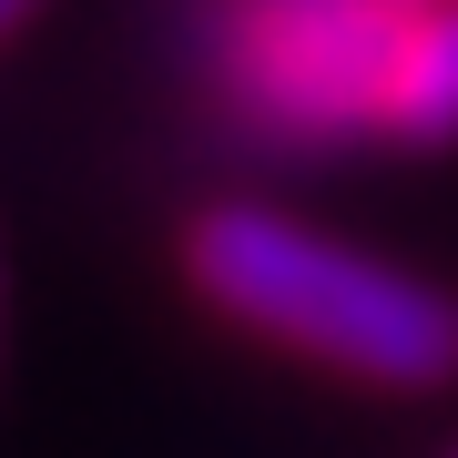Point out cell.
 I'll list each match as a JSON object with an SVG mask.
<instances>
[{"mask_svg": "<svg viewBox=\"0 0 458 458\" xmlns=\"http://www.w3.org/2000/svg\"><path fill=\"white\" fill-rule=\"evenodd\" d=\"M174 265L204 316H225L234 336L276 346L316 377H346L377 397H428L458 377V295L285 204L225 194L183 214Z\"/></svg>", "mask_w": 458, "mask_h": 458, "instance_id": "6da1fadb", "label": "cell"}, {"mask_svg": "<svg viewBox=\"0 0 458 458\" xmlns=\"http://www.w3.org/2000/svg\"><path fill=\"white\" fill-rule=\"evenodd\" d=\"M397 0H214V82L276 143L377 132Z\"/></svg>", "mask_w": 458, "mask_h": 458, "instance_id": "7a4b0ae2", "label": "cell"}, {"mask_svg": "<svg viewBox=\"0 0 458 458\" xmlns=\"http://www.w3.org/2000/svg\"><path fill=\"white\" fill-rule=\"evenodd\" d=\"M377 132L438 153L458 143V0H408L387 31V82H377Z\"/></svg>", "mask_w": 458, "mask_h": 458, "instance_id": "3957f363", "label": "cell"}, {"mask_svg": "<svg viewBox=\"0 0 458 458\" xmlns=\"http://www.w3.org/2000/svg\"><path fill=\"white\" fill-rule=\"evenodd\" d=\"M41 11H51V0H0V51H11L21 31H31V21H41Z\"/></svg>", "mask_w": 458, "mask_h": 458, "instance_id": "277c9868", "label": "cell"}, {"mask_svg": "<svg viewBox=\"0 0 458 458\" xmlns=\"http://www.w3.org/2000/svg\"><path fill=\"white\" fill-rule=\"evenodd\" d=\"M397 11H408V0H397Z\"/></svg>", "mask_w": 458, "mask_h": 458, "instance_id": "5b68a950", "label": "cell"}]
</instances>
